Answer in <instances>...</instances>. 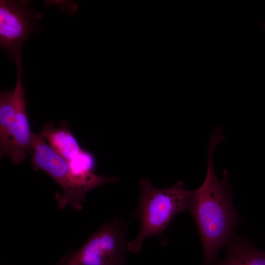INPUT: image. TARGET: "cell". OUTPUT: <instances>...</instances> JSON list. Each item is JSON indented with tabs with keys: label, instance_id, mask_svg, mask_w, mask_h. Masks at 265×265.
I'll list each match as a JSON object with an SVG mask.
<instances>
[{
	"label": "cell",
	"instance_id": "cell-1",
	"mask_svg": "<svg viewBox=\"0 0 265 265\" xmlns=\"http://www.w3.org/2000/svg\"><path fill=\"white\" fill-rule=\"evenodd\" d=\"M224 138L222 128L217 127L208 147L206 178L198 189L192 191L188 210L201 238L204 265L213 262L220 250L233 238L235 226L241 221L233 206L228 171L224 169L222 181L214 171L213 154Z\"/></svg>",
	"mask_w": 265,
	"mask_h": 265
},
{
	"label": "cell",
	"instance_id": "cell-2",
	"mask_svg": "<svg viewBox=\"0 0 265 265\" xmlns=\"http://www.w3.org/2000/svg\"><path fill=\"white\" fill-rule=\"evenodd\" d=\"M141 193L135 215L140 221V230L133 239L128 242L127 250L137 253L144 240L151 236L160 238L173 218L188 211L192 191L185 188L182 181L163 189L156 188L147 179L140 180Z\"/></svg>",
	"mask_w": 265,
	"mask_h": 265
},
{
	"label": "cell",
	"instance_id": "cell-3",
	"mask_svg": "<svg viewBox=\"0 0 265 265\" xmlns=\"http://www.w3.org/2000/svg\"><path fill=\"white\" fill-rule=\"evenodd\" d=\"M31 145V163L33 169L46 172L62 189L63 193L56 196L60 209L68 206L80 210L88 192L119 180L117 177H106L93 173L86 175L76 174L68 163L53 149L40 133L32 132Z\"/></svg>",
	"mask_w": 265,
	"mask_h": 265
},
{
	"label": "cell",
	"instance_id": "cell-4",
	"mask_svg": "<svg viewBox=\"0 0 265 265\" xmlns=\"http://www.w3.org/2000/svg\"><path fill=\"white\" fill-rule=\"evenodd\" d=\"M127 225L115 218L101 225L80 247L61 261L65 265H124Z\"/></svg>",
	"mask_w": 265,
	"mask_h": 265
},
{
	"label": "cell",
	"instance_id": "cell-5",
	"mask_svg": "<svg viewBox=\"0 0 265 265\" xmlns=\"http://www.w3.org/2000/svg\"><path fill=\"white\" fill-rule=\"evenodd\" d=\"M29 0H0V45L11 60L22 59L23 46L41 18L30 8Z\"/></svg>",
	"mask_w": 265,
	"mask_h": 265
},
{
	"label": "cell",
	"instance_id": "cell-6",
	"mask_svg": "<svg viewBox=\"0 0 265 265\" xmlns=\"http://www.w3.org/2000/svg\"><path fill=\"white\" fill-rule=\"evenodd\" d=\"M17 70L16 85L14 90L16 108L15 120L11 135L10 146L7 156L14 163L20 164L31 151V134L25 98V88L22 83L23 68L22 60L16 62Z\"/></svg>",
	"mask_w": 265,
	"mask_h": 265
},
{
	"label": "cell",
	"instance_id": "cell-7",
	"mask_svg": "<svg viewBox=\"0 0 265 265\" xmlns=\"http://www.w3.org/2000/svg\"><path fill=\"white\" fill-rule=\"evenodd\" d=\"M48 144L68 163L74 160L84 151L72 134L67 122L62 121L60 125L47 123L40 133Z\"/></svg>",
	"mask_w": 265,
	"mask_h": 265
},
{
	"label": "cell",
	"instance_id": "cell-8",
	"mask_svg": "<svg viewBox=\"0 0 265 265\" xmlns=\"http://www.w3.org/2000/svg\"><path fill=\"white\" fill-rule=\"evenodd\" d=\"M229 242L222 261L204 265H265V252L246 239L234 236Z\"/></svg>",
	"mask_w": 265,
	"mask_h": 265
},
{
	"label": "cell",
	"instance_id": "cell-9",
	"mask_svg": "<svg viewBox=\"0 0 265 265\" xmlns=\"http://www.w3.org/2000/svg\"><path fill=\"white\" fill-rule=\"evenodd\" d=\"M16 108L14 90H4L0 93V155H7L11 135L15 120Z\"/></svg>",
	"mask_w": 265,
	"mask_h": 265
},
{
	"label": "cell",
	"instance_id": "cell-10",
	"mask_svg": "<svg viewBox=\"0 0 265 265\" xmlns=\"http://www.w3.org/2000/svg\"><path fill=\"white\" fill-rule=\"evenodd\" d=\"M59 265H65L64 264H63L62 262H61L60 263H59Z\"/></svg>",
	"mask_w": 265,
	"mask_h": 265
},
{
	"label": "cell",
	"instance_id": "cell-11",
	"mask_svg": "<svg viewBox=\"0 0 265 265\" xmlns=\"http://www.w3.org/2000/svg\"><path fill=\"white\" fill-rule=\"evenodd\" d=\"M263 27L265 29V23L263 24Z\"/></svg>",
	"mask_w": 265,
	"mask_h": 265
}]
</instances>
